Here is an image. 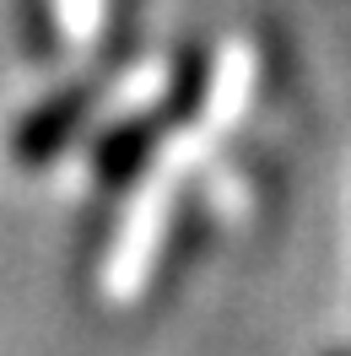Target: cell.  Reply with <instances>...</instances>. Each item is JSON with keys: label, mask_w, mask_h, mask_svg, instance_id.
Wrapping results in <instances>:
<instances>
[{"label": "cell", "mask_w": 351, "mask_h": 356, "mask_svg": "<svg viewBox=\"0 0 351 356\" xmlns=\"http://www.w3.org/2000/svg\"><path fill=\"white\" fill-rule=\"evenodd\" d=\"M249 76H254L249 54H243V49H227L221 81L211 87V119H217V124H233V113L243 108V92H249Z\"/></svg>", "instance_id": "277c9868"}, {"label": "cell", "mask_w": 351, "mask_h": 356, "mask_svg": "<svg viewBox=\"0 0 351 356\" xmlns=\"http://www.w3.org/2000/svg\"><path fill=\"white\" fill-rule=\"evenodd\" d=\"M157 119H130V124H119V130L98 146V178L103 184H130L157 152Z\"/></svg>", "instance_id": "7a4b0ae2"}, {"label": "cell", "mask_w": 351, "mask_h": 356, "mask_svg": "<svg viewBox=\"0 0 351 356\" xmlns=\"http://www.w3.org/2000/svg\"><path fill=\"white\" fill-rule=\"evenodd\" d=\"M81 119H87V92H60V97L38 103L17 124V162H27V168L54 162L70 146V135L81 130Z\"/></svg>", "instance_id": "6da1fadb"}, {"label": "cell", "mask_w": 351, "mask_h": 356, "mask_svg": "<svg viewBox=\"0 0 351 356\" xmlns=\"http://www.w3.org/2000/svg\"><path fill=\"white\" fill-rule=\"evenodd\" d=\"M152 248H157V205H146V211L135 216V227L125 232L119 254H114V286L119 291L141 281V270L152 265Z\"/></svg>", "instance_id": "3957f363"}]
</instances>
